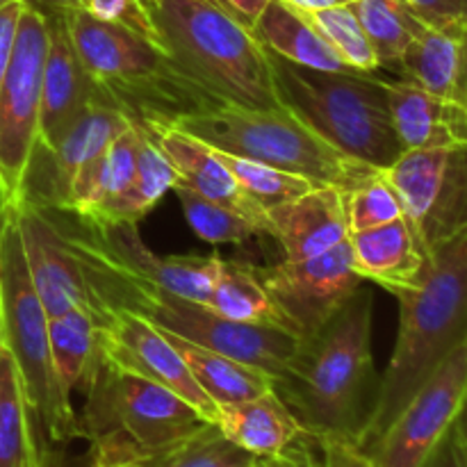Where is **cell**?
I'll return each mask as SVG.
<instances>
[{"mask_svg":"<svg viewBox=\"0 0 467 467\" xmlns=\"http://www.w3.org/2000/svg\"><path fill=\"white\" fill-rule=\"evenodd\" d=\"M372 315V292L360 287L317 333L299 342L287 369L274 381V392L313 441L363 442L379 392Z\"/></svg>","mask_w":467,"mask_h":467,"instance_id":"6da1fadb","label":"cell"},{"mask_svg":"<svg viewBox=\"0 0 467 467\" xmlns=\"http://www.w3.org/2000/svg\"><path fill=\"white\" fill-rule=\"evenodd\" d=\"M12 208L27 272L48 317L80 308L103 328L123 310L144 315L155 287L121 263L99 226L64 208Z\"/></svg>","mask_w":467,"mask_h":467,"instance_id":"7a4b0ae2","label":"cell"},{"mask_svg":"<svg viewBox=\"0 0 467 467\" xmlns=\"http://www.w3.org/2000/svg\"><path fill=\"white\" fill-rule=\"evenodd\" d=\"M424 278L400 301V333L360 450H368L442 360L467 340V228L429 251Z\"/></svg>","mask_w":467,"mask_h":467,"instance_id":"3957f363","label":"cell"},{"mask_svg":"<svg viewBox=\"0 0 467 467\" xmlns=\"http://www.w3.org/2000/svg\"><path fill=\"white\" fill-rule=\"evenodd\" d=\"M68 36L96 87V99L121 109L130 121H173L219 103L192 80L160 46L87 9L64 14Z\"/></svg>","mask_w":467,"mask_h":467,"instance_id":"277c9868","label":"cell"},{"mask_svg":"<svg viewBox=\"0 0 467 467\" xmlns=\"http://www.w3.org/2000/svg\"><path fill=\"white\" fill-rule=\"evenodd\" d=\"M267 53L272 85L281 108L349 158L388 169L404 153L390 108L386 80L372 73H336L301 67Z\"/></svg>","mask_w":467,"mask_h":467,"instance_id":"5b68a950","label":"cell"},{"mask_svg":"<svg viewBox=\"0 0 467 467\" xmlns=\"http://www.w3.org/2000/svg\"><path fill=\"white\" fill-rule=\"evenodd\" d=\"M169 57L219 103L281 108L267 53L219 0H153Z\"/></svg>","mask_w":467,"mask_h":467,"instance_id":"8992f818","label":"cell"},{"mask_svg":"<svg viewBox=\"0 0 467 467\" xmlns=\"http://www.w3.org/2000/svg\"><path fill=\"white\" fill-rule=\"evenodd\" d=\"M0 322L41 442L55 447L82 438L80 418L55 372L48 315L32 285L12 205H0Z\"/></svg>","mask_w":467,"mask_h":467,"instance_id":"52a82bcc","label":"cell"},{"mask_svg":"<svg viewBox=\"0 0 467 467\" xmlns=\"http://www.w3.org/2000/svg\"><path fill=\"white\" fill-rule=\"evenodd\" d=\"M164 123H171L219 153L254 160L345 192L381 171L333 149L285 108L217 105Z\"/></svg>","mask_w":467,"mask_h":467,"instance_id":"ba28073f","label":"cell"},{"mask_svg":"<svg viewBox=\"0 0 467 467\" xmlns=\"http://www.w3.org/2000/svg\"><path fill=\"white\" fill-rule=\"evenodd\" d=\"M85 390L80 429L96 459L144 461L190 433L208 420L167 388L112 368L96 349ZM214 424V422H213Z\"/></svg>","mask_w":467,"mask_h":467,"instance_id":"9c48e42d","label":"cell"},{"mask_svg":"<svg viewBox=\"0 0 467 467\" xmlns=\"http://www.w3.org/2000/svg\"><path fill=\"white\" fill-rule=\"evenodd\" d=\"M48 16L23 3L7 71L0 82V205H16L39 137Z\"/></svg>","mask_w":467,"mask_h":467,"instance_id":"30bf717a","label":"cell"},{"mask_svg":"<svg viewBox=\"0 0 467 467\" xmlns=\"http://www.w3.org/2000/svg\"><path fill=\"white\" fill-rule=\"evenodd\" d=\"M383 173L427 254L467 228V146L404 150Z\"/></svg>","mask_w":467,"mask_h":467,"instance_id":"8fae6325","label":"cell"},{"mask_svg":"<svg viewBox=\"0 0 467 467\" xmlns=\"http://www.w3.org/2000/svg\"><path fill=\"white\" fill-rule=\"evenodd\" d=\"M467 404V340L422 383L368 447L374 467H422Z\"/></svg>","mask_w":467,"mask_h":467,"instance_id":"7c38bea8","label":"cell"},{"mask_svg":"<svg viewBox=\"0 0 467 467\" xmlns=\"http://www.w3.org/2000/svg\"><path fill=\"white\" fill-rule=\"evenodd\" d=\"M144 315L162 331L185 337L194 345L240 360L251 368L263 369L274 381L285 372L301 342L295 333L285 328L235 322V319L214 313L208 306L160 290L153 292V299Z\"/></svg>","mask_w":467,"mask_h":467,"instance_id":"4fadbf2b","label":"cell"},{"mask_svg":"<svg viewBox=\"0 0 467 467\" xmlns=\"http://www.w3.org/2000/svg\"><path fill=\"white\" fill-rule=\"evenodd\" d=\"M260 278L299 340L317 333L363 283L354 269L349 240L313 258L283 260Z\"/></svg>","mask_w":467,"mask_h":467,"instance_id":"5bb4252c","label":"cell"},{"mask_svg":"<svg viewBox=\"0 0 467 467\" xmlns=\"http://www.w3.org/2000/svg\"><path fill=\"white\" fill-rule=\"evenodd\" d=\"M99 356L112 368L167 388L199 410L208 422H217V406L201 390L167 333L146 315L123 310L108 327L99 328Z\"/></svg>","mask_w":467,"mask_h":467,"instance_id":"9a60e30c","label":"cell"},{"mask_svg":"<svg viewBox=\"0 0 467 467\" xmlns=\"http://www.w3.org/2000/svg\"><path fill=\"white\" fill-rule=\"evenodd\" d=\"M130 123L114 105L91 100L53 149L35 146L18 203L67 208L68 192L80 169L103 153Z\"/></svg>","mask_w":467,"mask_h":467,"instance_id":"2e32d148","label":"cell"},{"mask_svg":"<svg viewBox=\"0 0 467 467\" xmlns=\"http://www.w3.org/2000/svg\"><path fill=\"white\" fill-rule=\"evenodd\" d=\"M144 128L146 135L160 146L171 167L176 169L178 182L194 190L203 199L213 203L223 205L231 213L240 214L246 222L254 223L263 235H269V217L267 210L260 208L249 194L240 187V182L233 178L226 164L222 162L219 153L203 144L196 137L178 130L171 123L164 121H146L137 123Z\"/></svg>","mask_w":467,"mask_h":467,"instance_id":"e0dca14e","label":"cell"},{"mask_svg":"<svg viewBox=\"0 0 467 467\" xmlns=\"http://www.w3.org/2000/svg\"><path fill=\"white\" fill-rule=\"evenodd\" d=\"M48 16V53L41 80V112L36 146L53 149L64 132L96 99V87L82 67L78 50L68 36L64 14Z\"/></svg>","mask_w":467,"mask_h":467,"instance_id":"ac0fdd59","label":"cell"},{"mask_svg":"<svg viewBox=\"0 0 467 467\" xmlns=\"http://www.w3.org/2000/svg\"><path fill=\"white\" fill-rule=\"evenodd\" d=\"M269 235L276 237L285 260L327 254L349 240L345 190L317 185L304 196L267 210Z\"/></svg>","mask_w":467,"mask_h":467,"instance_id":"d6986e66","label":"cell"},{"mask_svg":"<svg viewBox=\"0 0 467 467\" xmlns=\"http://www.w3.org/2000/svg\"><path fill=\"white\" fill-rule=\"evenodd\" d=\"M96 226V223H94ZM105 240L121 258V263L146 285L167 295L208 306L214 278H217L219 255H155L137 233V223H109L99 226Z\"/></svg>","mask_w":467,"mask_h":467,"instance_id":"ffe728a7","label":"cell"},{"mask_svg":"<svg viewBox=\"0 0 467 467\" xmlns=\"http://www.w3.org/2000/svg\"><path fill=\"white\" fill-rule=\"evenodd\" d=\"M392 126L404 150L467 146V109L415 82L386 80Z\"/></svg>","mask_w":467,"mask_h":467,"instance_id":"44dd1931","label":"cell"},{"mask_svg":"<svg viewBox=\"0 0 467 467\" xmlns=\"http://www.w3.org/2000/svg\"><path fill=\"white\" fill-rule=\"evenodd\" d=\"M354 269L363 281H374L388 292L410 290L427 272L429 255L406 217L349 235Z\"/></svg>","mask_w":467,"mask_h":467,"instance_id":"7402d4cb","label":"cell"},{"mask_svg":"<svg viewBox=\"0 0 467 467\" xmlns=\"http://www.w3.org/2000/svg\"><path fill=\"white\" fill-rule=\"evenodd\" d=\"M397 68L406 80L467 109V27H427Z\"/></svg>","mask_w":467,"mask_h":467,"instance_id":"603a6c76","label":"cell"},{"mask_svg":"<svg viewBox=\"0 0 467 467\" xmlns=\"http://www.w3.org/2000/svg\"><path fill=\"white\" fill-rule=\"evenodd\" d=\"M214 424L222 429L228 441L255 459L283 454L287 447L306 436L301 424L274 392V388L254 400L219 406Z\"/></svg>","mask_w":467,"mask_h":467,"instance_id":"cb8c5ba5","label":"cell"},{"mask_svg":"<svg viewBox=\"0 0 467 467\" xmlns=\"http://www.w3.org/2000/svg\"><path fill=\"white\" fill-rule=\"evenodd\" d=\"M251 35L263 48H269L301 67L317 68V71L358 73L331 48L310 18L285 0H269L251 27Z\"/></svg>","mask_w":467,"mask_h":467,"instance_id":"d4e9b609","label":"cell"},{"mask_svg":"<svg viewBox=\"0 0 467 467\" xmlns=\"http://www.w3.org/2000/svg\"><path fill=\"white\" fill-rule=\"evenodd\" d=\"M141 140H144V130L132 121L103 153L96 155L87 167L80 169L68 192L64 210L85 217L121 194L135 176Z\"/></svg>","mask_w":467,"mask_h":467,"instance_id":"484cf974","label":"cell"},{"mask_svg":"<svg viewBox=\"0 0 467 467\" xmlns=\"http://www.w3.org/2000/svg\"><path fill=\"white\" fill-rule=\"evenodd\" d=\"M141 128V126H140ZM144 130V128H141ZM178 182L176 169L167 160V155L160 150V146L144 132L140 153H137L135 176L128 182L121 194L112 201L96 208L94 213L85 214L89 223L96 226H109V223H140L155 205L162 201V196ZM80 217V214H78Z\"/></svg>","mask_w":467,"mask_h":467,"instance_id":"4316f807","label":"cell"},{"mask_svg":"<svg viewBox=\"0 0 467 467\" xmlns=\"http://www.w3.org/2000/svg\"><path fill=\"white\" fill-rule=\"evenodd\" d=\"M167 336L185 358L187 368L194 374L201 390L210 397V401L217 409L219 406L254 400V397L274 388V379L263 369L251 368V365L240 363V360H233L228 356L217 354V351L205 349V347L194 345V342L173 336V333H167Z\"/></svg>","mask_w":467,"mask_h":467,"instance_id":"83f0119b","label":"cell"},{"mask_svg":"<svg viewBox=\"0 0 467 467\" xmlns=\"http://www.w3.org/2000/svg\"><path fill=\"white\" fill-rule=\"evenodd\" d=\"M46 447L27 410L21 379L7 349L0 356V467H46Z\"/></svg>","mask_w":467,"mask_h":467,"instance_id":"f1b7e54d","label":"cell"},{"mask_svg":"<svg viewBox=\"0 0 467 467\" xmlns=\"http://www.w3.org/2000/svg\"><path fill=\"white\" fill-rule=\"evenodd\" d=\"M208 308L235 322L263 324V327H278L290 331L285 317L269 296L263 278L254 272V267L237 260L219 263Z\"/></svg>","mask_w":467,"mask_h":467,"instance_id":"f546056e","label":"cell"},{"mask_svg":"<svg viewBox=\"0 0 467 467\" xmlns=\"http://www.w3.org/2000/svg\"><path fill=\"white\" fill-rule=\"evenodd\" d=\"M48 336L55 372L64 392L73 397L78 388L85 386L87 374L96 360L99 327L85 310L73 308L48 317Z\"/></svg>","mask_w":467,"mask_h":467,"instance_id":"4dcf8cb0","label":"cell"},{"mask_svg":"<svg viewBox=\"0 0 467 467\" xmlns=\"http://www.w3.org/2000/svg\"><path fill=\"white\" fill-rule=\"evenodd\" d=\"M349 7L363 26L381 68L400 67L409 46L429 27L401 0H354Z\"/></svg>","mask_w":467,"mask_h":467,"instance_id":"1f68e13d","label":"cell"},{"mask_svg":"<svg viewBox=\"0 0 467 467\" xmlns=\"http://www.w3.org/2000/svg\"><path fill=\"white\" fill-rule=\"evenodd\" d=\"M137 463L140 467H254L255 456L228 441L217 424L208 422L176 445Z\"/></svg>","mask_w":467,"mask_h":467,"instance_id":"d6a6232c","label":"cell"},{"mask_svg":"<svg viewBox=\"0 0 467 467\" xmlns=\"http://www.w3.org/2000/svg\"><path fill=\"white\" fill-rule=\"evenodd\" d=\"M219 158L226 164L228 171L233 173V178L240 182L242 190L265 210L299 199L306 192L317 187V182H313L310 178L281 171V169L267 167V164L254 162V160H244L228 153H219Z\"/></svg>","mask_w":467,"mask_h":467,"instance_id":"836d02e7","label":"cell"},{"mask_svg":"<svg viewBox=\"0 0 467 467\" xmlns=\"http://www.w3.org/2000/svg\"><path fill=\"white\" fill-rule=\"evenodd\" d=\"M310 18L319 35L331 44V48L358 73H374L381 68L377 53L365 35L363 26L351 12L349 5L317 9V12H304Z\"/></svg>","mask_w":467,"mask_h":467,"instance_id":"e575fe53","label":"cell"},{"mask_svg":"<svg viewBox=\"0 0 467 467\" xmlns=\"http://www.w3.org/2000/svg\"><path fill=\"white\" fill-rule=\"evenodd\" d=\"M173 194L178 196L185 213L187 223L192 231L201 237V240L210 242V244H242V242L251 240L255 235H263L258 228L251 222H246L240 214L231 213L223 205L213 203V201L203 199L190 190L187 185L176 182L173 185Z\"/></svg>","mask_w":467,"mask_h":467,"instance_id":"d590c367","label":"cell"},{"mask_svg":"<svg viewBox=\"0 0 467 467\" xmlns=\"http://www.w3.org/2000/svg\"><path fill=\"white\" fill-rule=\"evenodd\" d=\"M345 199L351 233L368 231V228L404 217V205H401L400 194L383 171L374 173L358 187L345 192Z\"/></svg>","mask_w":467,"mask_h":467,"instance_id":"8d00e7d4","label":"cell"},{"mask_svg":"<svg viewBox=\"0 0 467 467\" xmlns=\"http://www.w3.org/2000/svg\"><path fill=\"white\" fill-rule=\"evenodd\" d=\"M85 9L91 16L128 27L164 50L153 18V0H85Z\"/></svg>","mask_w":467,"mask_h":467,"instance_id":"74e56055","label":"cell"},{"mask_svg":"<svg viewBox=\"0 0 467 467\" xmlns=\"http://www.w3.org/2000/svg\"><path fill=\"white\" fill-rule=\"evenodd\" d=\"M429 27H467V0H401Z\"/></svg>","mask_w":467,"mask_h":467,"instance_id":"f35d334b","label":"cell"},{"mask_svg":"<svg viewBox=\"0 0 467 467\" xmlns=\"http://www.w3.org/2000/svg\"><path fill=\"white\" fill-rule=\"evenodd\" d=\"M315 447L319 451L317 467H374L368 451L347 438H319Z\"/></svg>","mask_w":467,"mask_h":467,"instance_id":"ab89813d","label":"cell"},{"mask_svg":"<svg viewBox=\"0 0 467 467\" xmlns=\"http://www.w3.org/2000/svg\"><path fill=\"white\" fill-rule=\"evenodd\" d=\"M422 467H467V436L461 422L447 431Z\"/></svg>","mask_w":467,"mask_h":467,"instance_id":"60d3db41","label":"cell"},{"mask_svg":"<svg viewBox=\"0 0 467 467\" xmlns=\"http://www.w3.org/2000/svg\"><path fill=\"white\" fill-rule=\"evenodd\" d=\"M23 3H26V0H16V3H9L7 7L0 9V82H3L9 57H12V48H14V39H16V27H18V18H21V12H23Z\"/></svg>","mask_w":467,"mask_h":467,"instance_id":"b9f144b4","label":"cell"},{"mask_svg":"<svg viewBox=\"0 0 467 467\" xmlns=\"http://www.w3.org/2000/svg\"><path fill=\"white\" fill-rule=\"evenodd\" d=\"M304 438H299L295 445L287 447L283 454L255 459V467H317V456L313 454L308 445H304Z\"/></svg>","mask_w":467,"mask_h":467,"instance_id":"7bdbcfd3","label":"cell"},{"mask_svg":"<svg viewBox=\"0 0 467 467\" xmlns=\"http://www.w3.org/2000/svg\"><path fill=\"white\" fill-rule=\"evenodd\" d=\"M246 30L251 32L254 23L258 21V16L263 14V9L267 7L269 0H219Z\"/></svg>","mask_w":467,"mask_h":467,"instance_id":"ee69618b","label":"cell"},{"mask_svg":"<svg viewBox=\"0 0 467 467\" xmlns=\"http://www.w3.org/2000/svg\"><path fill=\"white\" fill-rule=\"evenodd\" d=\"M46 467H91V451L85 454H68L67 450H50Z\"/></svg>","mask_w":467,"mask_h":467,"instance_id":"f6af8a7d","label":"cell"},{"mask_svg":"<svg viewBox=\"0 0 467 467\" xmlns=\"http://www.w3.org/2000/svg\"><path fill=\"white\" fill-rule=\"evenodd\" d=\"M26 3L44 14H68L85 9V0H26Z\"/></svg>","mask_w":467,"mask_h":467,"instance_id":"bcb514c9","label":"cell"},{"mask_svg":"<svg viewBox=\"0 0 467 467\" xmlns=\"http://www.w3.org/2000/svg\"><path fill=\"white\" fill-rule=\"evenodd\" d=\"M287 5L292 7L301 9V12H317V9H327V7H337V5H349L354 0H285Z\"/></svg>","mask_w":467,"mask_h":467,"instance_id":"7dc6e473","label":"cell"},{"mask_svg":"<svg viewBox=\"0 0 467 467\" xmlns=\"http://www.w3.org/2000/svg\"><path fill=\"white\" fill-rule=\"evenodd\" d=\"M91 467H140V463L121 459H96V456L91 454Z\"/></svg>","mask_w":467,"mask_h":467,"instance_id":"c3c4849f","label":"cell"},{"mask_svg":"<svg viewBox=\"0 0 467 467\" xmlns=\"http://www.w3.org/2000/svg\"><path fill=\"white\" fill-rule=\"evenodd\" d=\"M459 422H461V427H463V431H465V436H467V404H465V409H463V413H461V418H459Z\"/></svg>","mask_w":467,"mask_h":467,"instance_id":"681fc988","label":"cell"},{"mask_svg":"<svg viewBox=\"0 0 467 467\" xmlns=\"http://www.w3.org/2000/svg\"><path fill=\"white\" fill-rule=\"evenodd\" d=\"M3 349H5V345H3V322H0V356H3Z\"/></svg>","mask_w":467,"mask_h":467,"instance_id":"f907efd6","label":"cell"},{"mask_svg":"<svg viewBox=\"0 0 467 467\" xmlns=\"http://www.w3.org/2000/svg\"><path fill=\"white\" fill-rule=\"evenodd\" d=\"M9 3H16V0H0V9H3V7H7Z\"/></svg>","mask_w":467,"mask_h":467,"instance_id":"816d5d0a","label":"cell"},{"mask_svg":"<svg viewBox=\"0 0 467 467\" xmlns=\"http://www.w3.org/2000/svg\"><path fill=\"white\" fill-rule=\"evenodd\" d=\"M254 467H255V465H254Z\"/></svg>","mask_w":467,"mask_h":467,"instance_id":"f5cc1de1","label":"cell"}]
</instances>
